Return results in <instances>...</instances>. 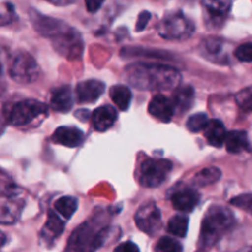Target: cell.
Wrapping results in <instances>:
<instances>
[{"instance_id":"5b68a950","label":"cell","mask_w":252,"mask_h":252,"mask_svg":"<svg viewBox=\"0 0 252 252\" xmlns=\"http://www.w3.org/2000/svg\"><path fill=\"white\" fill-rule=\"evenodd\" d=\"M48 115V107L36 100H22L12 105L7 113V122L15 127H24Z\"/></svg>"},{"instance_id":"e0dca14e","label":"cell","mask_w":252,"mask_h":252,"mask_svg":"<svg viewBox=\"0 0 252 252\" xmlns=\"http://www.w3.org/2000/svg\"><path fill=\"white\" fill-rule=\"evenodd\" d=\"M118 113L116 108L112 106L105 105L101 107L96 108L91 116V122H93V127L96 132H105V130L110 129L115 122L117 121Z\"/></svg>"},{"instance_id":"d590c367","label":"cell","mask_w":252,"mask_h":252,"mask_svg":"<svg viewBox=\"0 0 252 252\" xmlns=\"http://www.w3.org/2000/svg\"><path fill=\"white\" fill-rule=\"evenodd\" d=\"M0 53H1V51H0ZM4 59H2V57L0 56V93H1L2 90H4Z\"/></svg>"},{"instance_id":"d6a6232c","label":"cell","mask_w":252,"mask_h":252,"mask_svg":"<svg viewBox=\"0 0 252 252\" xmlns=\"http://www.w3.org/2000/svg\"><path fill=\"white\" fill-rule=\"evenodd\" d=\"M150 17H152V14H150L149 11H147V10H144V11L140 12L139 16H138L137 25H135V29H137V31H143V30L147 27V25L149 24Z\"/></svg>"},{"instance_id":"7a4b0ae2","label":"cell","mask_w":252,"mask_h":252,"mask_svg":"<svg viewBox=\"0 0 252 252\" xmlns=\"http://www.w3.org/2000/svg\"><path fill=\"white\" fill-rule=\"evenodd\" d=\"M105 214H97L73 231L63 252H95L105 245L113 229L106 221Z\"/></svg>"},{"instance_id":"f546056e","label":"cell","mask_w":252,"mask_h":252,"mask_svg":"<svg viewBox=\"0 0 252 252\" xmlns=\"http://www.w3.org/2000/svg\"><path fill=\"white\" fill-rule=\"evenodd\" d=\"M230 204L252 216V193H244L234 197L230 201Z\"/></svg>"},{"instance_id":"f35d334b","label":"cell","mask_w":252,"mask_h":252,"mask_svg":"<svg viewBox=\"0 0 252 252\" xmlns=\"http://www.w3.org/2000/svg\"><path fill=\"white\" fill-rule=\"evenodd\" d=\"M238 252H252V246H246V248L241 249V250H239Z\"/></svg>"},{"instance_id":"8d00e7d4","label":"cell","mask_w":252,"mask_h":252,"mask_svg":"<svg viewBox=\"0 0 252 252\" xmlns=\"http://www.w3.org/2000/svg\"><path fill=\"white\" fill-rule=\"evenodd\" d=\"M6 243H7L6 234L2 233V231H0V248H2V246H4Z\"/></svg>"},{"instance_id":"4316f807","label":"cell","mask_w":252,"mask_h":252,"mask_svg":"<svg viewBox=\"0 0 252 252\" xmlns=\"http://www.w3.org/2000/svg\"><path fill=\"white\" fill-rule=\"evenodd\" d=\"M189 219L185 214H177L174 216L167 223V231L171 235L177 236V238H185L189 230Z\"/></svg>"},{"instance_id":"9c48e42d","label":"cell","mask_w":252,"mask_h":252,"mask_svg":"<svg viewBox=\"0 0 252 252\" xmlns=\"http://www.w3.org/2000/svg\"><path fill=\"white\" fill-rule=\"evenodd\" d=\"M134 220L138 228L150 236L155 235L162 225L161 212L154 202H148L139 207L134 216Z\"/></svg>"},{"instance_id":"7402d4cb","label":"cell","mask_w":252,"mask_h":252,"mask_svg":"<svg viewBox=\"0 0 252 252\" xmlns=\"http://www.w3.org/2000/svg\"><path fill=\"white\" fill-rule=\"evenodd\" d=\"M224 144H225L226 150L231 154H239L244 150L250 149L248 133L245 130H231L226 133Z\"/></svg>"},{"instance_id":"603a6c76","label":"cell","mask_w":252,"mask_h":252,"mask_svg":"<svg viewBox=\"0 0 252 252\" xmlns=\"http://www.w3.org/2000/svg\"><path fill=\"white\" fill-rule=\"evenodd\" d=\"M110 97L121 111H127L132 102V91L126 85H115L110 89Z\"/></svg>"},{"instance_id":"4fadbf2b","label":"cell","mask_w":252,"mask_h":252,"mask_svg":"<svg viewBox=\"0 0 252 252\" xmlns=\"http://www.w3.org/2000/svg\"><path fill=\"white\" fill-rule=\"evenodd\" d=\"M105 93V84L100 80H85L76 85L75 96L78 103H93Z\"/></svg>"},{"instance_id":"83f0119b","label":"cell","mask_w":252,"mask_h":252,"mask_svg":"<svg viewBox=\"0 0 252 252\" xmlns=\"http://www.w3.org/2000/svg\"><path fill=\"white\" fill-rule=\"evenodd\" d=\"M209 122V118L206 113L199 112L194 113V115L189 116V120L186 122V127L189 128V132L192 133H198L201 130H204V128L207 127Z\"/></svg>"},{"instance_id":"ba28073f","label":"cell","mask_w":252,"mask_h":252,"mask_svg":"<svg viewBox=\"0 0 252 252\" xmlns=\"http://www.w3.org/2000/svg\"><path fill=\"white\" fill-rule=\"evenodd\" d=\"M30 16H31V22L33 25L34 30L43 37L51 39L52 42L63 37L64 34H66L73 29L66 22L58 19H53V17L44 16V15L39 14L34 9L31 10Z\"/></svg>"},{"instance_id":"cb8c5ba5","label":"cell","mask_w":252,"mask_h":252,"mask_svg":"<svg viewBox=\"0 0 252 252\" xmlns=\"http://www.w3.org/2000/svg\"><path fill=\"white\" fill-rule=\"evenodd\" d=\"M24 203L9 201L0 206V224H14L19 219Z\"/></svg>"},{"instance_id":"44dd1931","label":"cell","mask_w":252,"mask_h":252,"mask_svg":"<svg viewBox=\"0 0 252 252\" xmlns=\"http://www.w3.org/2000/svg\"><path fill=\"white\" fill-rule=\"evenodd\" d=\"M171 102L175 110L181 113L191 110L194 103V89L191 85L181 86L174 93Z\"/></svg>"},{"instance_id":"7c38bea8","label":"cell","mask_w":252,"mask_h":252,"mask_svg":"<svg viewBox=\"0 0 252 252\" xmlns=\"http://www.w3.org/2000/svg\"><path fill=\"white\" fill-rule=\"evenodd\" d=\"M170 198H171V203L176 211L182 212V213H191L199 203L201 196L194 189L185 186L177 189Z\"/></svg>"},{"instance_id":"52a82bcc","label":"cell","mask_w":252,"mask_h":252,"mask_svg":"<svg viewBox=\"0 0 252 252\" xmlns=\"http://www.w3.org/2000/svg\"><path fill=\"white\" fill-rule=\"evenodd\" d=\"M10 76L19 84H31L39 79L41 68L31 54L17 51L10 65Z\"/></svg>"},{"instance_id":"6da1fadb","label":"cell","mask_w":252,"mask_h":252,"mask_svg":"<svg viewBox=\"0 0 252 252\" xmlns=\"http://www.w3.org/2000/svg\"><path fill=\"white\" fill-rule=\"evenodd\" d=\"M123 74L130 85L143 91L171 90L181 81V74L176 68L158 63L130 64Z\"/></svg>"},{"instance_id":"f1b7e54d","label":"cell","mask_w":252,"mask_h":252,"mask_svg":"<svg viewBox=\"0 0 252 252\" xmlns=\"http://www.w3.org/2000/svg\"><path fill=\"white\" fill-rule=\"evenodd\" d=\"M157 252H184V248L177 240H175L171 236H162L159 239L157 246Z\"/></svg>"},{"instance_id":"277c9868","label":"cell","mask_w":252,"mask_h":252,"mask_svg":"<svg viewBox=\"0 0 252 252\" xmlns=\"http://www.w3.org/2000/svg\"><path fill=\"white\" fill-rule=\"evenodd\" d=\"M194 31V24L181 10L166 12L158 25V32L160 36L169 41H185L189 38Z\"/></svg>"},{"instance_id":"836d02e7","label":"cell","mask_w":252,"mask_h":252,"mask_svg":"<svg viewBox=\"0 0 252 252\" xmlns=\"http://www.w3.org/2000/svg\"><path fill=\"white\" fill-rule=\"evenodd\" d=\"M115 252H140L139 248L135 245L132 241H126V243L121 244L120 246L116 248Z\"/></svg>"},{"instance_id":"4dcf8cb0","label":"cell","mask_w":252,"mask_h":252,"mask_svg":"<svg viewBox=\"0 0 252 252\" xmlns=\"http://www.w3.org/2000/svg\"><path fill=\"white\" fill-rule=\"evenodd\" d=\"M236 103L240 106L243 110L252 111V86L245 88L235 96Z\"/></svg>"},{"instance_id":"e575fe53","label":"cell","mask_w":252,"mask_h":252,"mask_svg":"<svg viewBox=\"0 0 252 252\" xmlns=\"http://www.w3.org/2000/svg\"><path fill=\"white\" fill-rule=\"evenodd\" d=\"M102 4H103V1H91V0H89V1L85 2L86 7H88V10L90 12L97 11V10L102 6Z\"/></svg>"},{"instance_id":"ffe728a7","label":"cell","mask_w":252,"mask_h":252,"mask_svg":"<svg viewBox=\"0 0 252 252\" xmlns=\"http://www.w3.org/2000/svg\"><path fill=\"white\" fill-rule=\"evenodd\" d=\"M204 137L212 147L221 148L226 137L225 126L219 120L209 121L207 127L204 128Z\"/></svg>"},{"instance_id":"2e32d148","label":"cell","mask_w":252,"mask_h":252,"mask_svg":"<svg viewBox=\"0 0 252 252\" xmlns=\"http://www.w3.org/2000/svg\"><path fill=\"white\" fill-rule=\"evenodd\" d=\"M85 140L83 130L75 127H59L52 135V142L68 148H76Z\"/></svg>"},{"instance_id":"484cf974","label":"cell","mask_w":252,"mask_h":252,"mask_svg":"<svg viewBox=\"0 0 252 252\" xmlns=\"http://www.w3.org/2000/svg\"><path fill=\"white\" fill-rule=\"evenodd\" d=\"M78 209V199L73 196H63L54 202V211L57 214L69 220Z\"/></svg>"},{"instance_id":"3957f363","label":"cell","mask_w":252,"mask_h":252,"mask_svg":"<svg viewBox=\"0 0 252 252\" xmlns=\"http://www.w3.org/2000/svg\"><path fill=\"white\" fill-rule=\"evenodd\" d=\"M235 217L229 208L212 206L204 214L198 239V250L208 251L235 225Z\"/></svg>"},{"instance_id":"d6986e66","label":"cell","mask_w":252,"mask_h":252,"mask_svg":"<svg viewBox=\"0 0 252 252\" xmlns=\"http://www.w3.org/2000/svg\"><path fill=\"white\" fill-rule=\"evenodd\" d=\"M74 97L70 86H61L52 91L51 107L61 113H66L73 108Z\"/></svg>"},{"instance_id":"ac0fdd59","label":"cell","mask_w":252,"mask_h":252,"mask_svg":"<svg viewBox=\"0 0 252 252\" xmlns=\"http://www.w3.org/2000/svg\"><path fill=\"white\" fill-rule=\"evenodd\" d=\"M202 54L209 61L216 63H228V54L225 51V42L221 38H207L202 42Z\"/></svg>"},{"instance_id":"d4e9b609","label":"cell","mask_w":252,"mask_h":252,"mask_svg":"<svg viewBox=\"0 0 252 252\" xmlns=\"http://www.w3.org/2000/svg\"><path fill=\"white\" fill-rule=\"evenodd\" d=\"M221 177V171L219 167L211 166L206 167V169L201 170L199 172H197L193 177V184L197 187H206L209 185H213L216 182H218Z\"/></svg>"},{"instance_id":"8fae6325","label":"cell","mask_w":252,"mask_h":252,"mask_svg":"<svg viewBox=\"0 0 252 252\" xmlns=\"http://www.w3.org/2000/svg\"><path fill=\"white\" fill-rule=\"evenodd\" d=\"M65 223L53 211L48 212V218L39 233V243L47 249H51L54 245L57 239L63 234Z\"/></svg>"},{"instance_id":"74e56055","label":"cell","mask_w":252,"mask_h":252,"mask_svg":"<svg viewBox=\"0 0 252 252\" xmlns=\"http://www.w3.org/2000/svg\"><path fill=\"white\" fill-rule=\"evenodd\" d=\"M51 4L53 5H57V6H66V5H70V4H74V1H49Z\"/></svg>"},{"instance_id":"5bb4252c","label":"cell","mask_w":252,"mask_h":252,"mask_svg":"<svg viewBox=\"0 0 252 252\" xmlns=\"http://www.w3.org/2000/svg\"><path fill=\"white\" fill-rule=\"evenodd\" d=\"M231 1H221V0H214V1H202V6L204 7L207 14V22L208 26H220L225 20L226 15L231 9Z\"/></svg>"},{"instance_id":"8992f818","label":"cell","mask_w":252,"mask_h":252,"mask_svg":"<svg viewBox=\"0 0 252 252\" xmlns=\"http://www.w3.org/2000/svg\"><path fill=\"white\" fill-rule=\"evenodd\" d=\"M172 171V162L165 159L148 158L140 165L139 184L147 189H154L166 181Z\"/></svg>"},{"instance_id":"30bf717a","label":"cell","mask_w":252,"mask_h":252,"mask_svg":"<svg viewBox=\"0 0 252 252\" xmlns=\"http://www.w3.org/2000/svg\"><path fill=\"white\" fill-rule=\"evenodd\" d=\"M52 44L61 56L65 57L69 61H75L83 56L84 42L81 34L75 29L71 30L62 38L52 42Z\"/></svg>"},{"instance_id":"9a60e30c","label":"cell","mask_w":252,"mask_h":252,"mask_svg":"<svg viewBox=\"0 0 252 252\" xmlns=\"http://www.w3.org/2000/svg\"><path fill=\"white\" fill-rule=\"evenodd\" d=\"M148 110H149V113L153 117L164 123H169L172 120L175 113V108L171 100L167 98L166 96L161 95V94H158L152 98Z\"/></svg>"},{"instance_id":"1f68e13d","label":"cell","mask_w":252,"mask_h":252,"mask_svg":"<svg viewBox=\"0 0 252 252\" xmlns=\"http://www.w3.org/2000/svg\"><path fill=\"white\" fill-rule=\"evenodd\" d=\"M234 56L240 62H252V42L239 46L234 52Z\"/></svg>"}]
</instances>
